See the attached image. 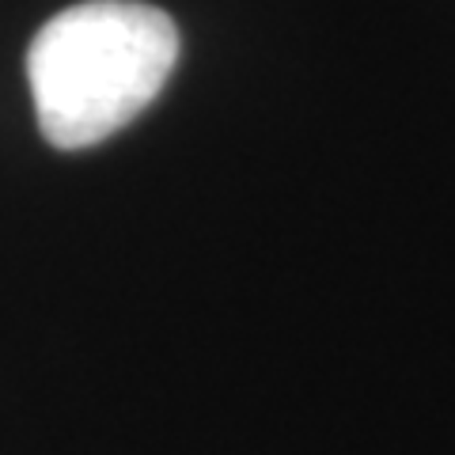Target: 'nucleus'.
Instances as JSON below:
<instances>
[{"instance_id":"f257e3e1","label":"nucleus","mask_w":455,"mask_h":455,"mask_svg":"<svg viewBox=\"0 0 455 455\" xmlns=\"http://www.w3.org/2000/svg\"><path fill=\"white\" fill-rule=\"evenodd\" d=\"M179 61L167 12L140 0H88L35 35L27 80L38 130L53 148H92L130 125Z\"/></svg>"}]
</instances>
